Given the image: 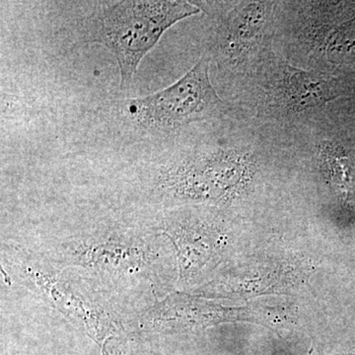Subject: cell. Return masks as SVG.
Wrapping results in <instances>:
<instances>
[{
	"label": "cell",
	"mask_w": 355,
	"mask_h": 355,
	"mask_svg": "<svg viewBox=\"0 0 355 355\" xmlns=\"http://www.w3.org/2000/svg\"><path fill=\"white\" fill-rule=\"evenodd\" d=\"M200 13L187 1L123 0L96 2L76 19L77 43L99 44L116 58L120 88L130 87L137 67L163 34L179 21Z\"/></svg>",
	"instance_id": "cell-1"
},
{
	"label": "cell",
	"mask_w": 355,
	"mask_h": 355,
	"mask_svg": "<svg viewBox=\"0 0 355 355\" xmlns=\"http://www.w3.org/2000/svg\"><path fill=\"white\" fill-rule=\"evenodd\" d=\"M209 58L202 55L183 77L167 88L121 102L128 121L148 132H169L191 123L219 118L227 103L217 94L209 78Z\"/></svg>",
	"instance_id": "cell-2"
},
{
	"label": "cell",
	"mask_w": 355,
	"mask_h": 355,
	"mask_svg": "<svg viewBox=\"0 0 355 355\" xmlns=\"http://www.w3.org/2000/svg\"><path fill=\"white\" fill-rule=\"evenodd\" d=\"M282 89L287 108L295 112L320 108L338 97L328 76L291 64L284 67Z\"/></svg>",
	"instance_id": "cell-3"
},
{
	"label": "cell",
	"mask_w": 355,
	"mask_h": 355,
	"mask_svg": "<svg viewBox=\"0 0 355 355\" xmlns=\"http://www.w3.org/2000/svg\"><path fill=\"white\" fill-rule=\"evenodd\" d=\"M265 3L237 7L220 29V46L226 55L235 57L258 37L266 22Z\"/></svg>",
	"instance_id": "cell-4"
}]
</instances>
